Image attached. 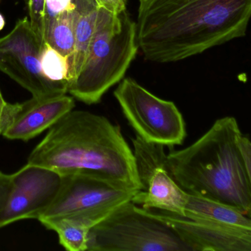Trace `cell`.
Masks as SVG:
<instances>
[{"label": "cell", "instance_id": "6da1fadb", "mask_svg": "<svg viewBox=\"0 0 251 251\" xmlns=\"http://www.w3.org/2000/svg\"><path fill=\"white\" fill-rule=\"evenodd\" d=\"M251 0H139L137 43L147 59L171 63L246 35Z\"/></svg>", "mask_w": 251, "mask_h": 251}, {"label": "cell", "instance_id": "7a4b0ae2", "mask_svg": "<svg viewBox=\"0 0 251 251\" xmlns=\"http://www.w3.org/2000/svg\"><path fill=\"white\" fill-rule=\"evenodd\" d=\"M27 163L63 176L89 173L142 190L133 151L121 128L103 116L86 111L67 113L48 130Z\"/></svg>", "mask_w": 251, "mask_h": 251}, {"label": "cell", "instance_id": "3957f363", "mask_svg": "<svg viewBox=\"0 0 251 251\" xmlns=\"http://www.w3.org/2000/svg\"><path fill=\"white\" fill-rule=\"evenodd\" d=\"M242 136L236 118L218 119L190 146L167 154V170L187 193L231 205L251 217V164L241 150Z\"/></svg>", "mask_w": 251, "mask_h": 251}, {"label": "cell", "instance_id": "277c9868", "mask_svg": "<svg viewBox=\"0 0 251 251\" xmlns=\"http://www.w3.org/2000/svg\"><path fill=\"white\" fill-rule=\"evenodd\" d=\"M138 49L136 23L127 10L114 14L98 8L86 59L69 85L68 93L87 105L98 103L110 88L123 80Z\"/></svg>", "mask_w": 251, "mask_h": 251}, {"label": "cell", "instance_id": "5b68a950", "mask_svg": "<svg viewBox=\"0 0 251 251\" xmlns=\"http://www.w3.org/2000/svg\"><path fill=\"white\" fill-rule=\"evenodd\" d=\"M87 251H191L170 226L131 201L89 230Z\"/></svg>", "mask_w": 251, "mask_h": 251}, {"label": "cell", "instance_id": "8992f818", "mask_svg": "<svg viewBox=\"0 0 251 251\" xmlns=\"http://www.w3.org/2000/svg\"><path fill=\"white\" fill-rule=\"evenodd\" d=\"M137 192L96 173L66 175L58 196L39 221L68 217L92 228Z\"/></svg>", "mask_w": 251, "mask_h": 251}, {"label": "cell", "instance_id": "52a82bcc", "mask_svg": "<svg viewBox=\"0 0 251 251\" xmlns=\"http://www.w3.org/2000/svg\"><path fill=\"white\" fill-rule=\"evenodd\" d=\"M114 95L139 137L164 147L183 144L186 125L174 102L152 95L130 77L122 80Z\"/></svg>", "mask_w": 251, "mask_h": 251}, {"label": "cell", "instance_id": "ba28073f", "mask_svg": "<svg viewBox=\"0 0 251 251\" xmlns=\"http://www.w3.org/2000/svg\"><path fill=\"white\" fill-rule=\"evenodd\" d=\"M44 43L27 17L19 20L9 33L0 38V71L33 97L67 94V89L50 81L42 72L40 56Z\"/></svg>", "mask_w": 251, "mask_h": 251}, {"label": "cell", "instance_id": "9c48e42d", "mask_svg": "<svg viewBox=\"0 0 251 251\" xmlns=\"http://www.w3.org/2000/svg\"><path fill=\"white\" fill-rule=\"evenodd\" d=\"M63 180L61 173L30 163L11 174V191L0 213V227L26 219L39 220L58 196Z\"/></svg>", "mask_w": 251, "mask_h": 251}, {"label": "cell", "instance_id": "30bf717a", "mask_svg": "<svg viewBox=\"0 0 251 251\" xmlns=\"http://www.w3.org/2000/svg\"><path fill=\"white\" fill-rule=\"evenodd\" d=\"M74 98L67 94L33 97L22 103H11L2 136L10 140H30L49 130L74 109Z\"/></svg>", "mask_w": 251, "mask_h": 251}, {"label": "cell", "instance_id": "8fae6325", "mask_svg": "<svg viewBox=\"0 0 251 251\" xmlns=\"http://www.w3.org/2000/svg\"><path fill=\"white\" fill-rule=\"evenodd\" d=\"M147 210L170 226L191 251H251V230L222 227L161 210Z\"/></svg>", "mask_w": 251, "mask_h": 251}, {"label": "cell", "instance_id": "7c38bea8", "mask_svg": "<svg viewBox=\"0 0 251 251\" xmlns=\"http://www.w3.org/2000/svg\"><path fill=\"white\" fill-rule=\"evenodd\" d=\"M187 192L176 183L167 170V164L156 167L142 183L131 199L135 205L184 217Z\"/></svg>", "mask_w": 251, "mask_h": 251}, {"label": "cell", "instance_id": "4fadbf2b", "mask_svg": "<svg viewBox=\"0 0 251 251\" xmlns=\"http://www.w3.org/2000/svg\"><path fill=\"white\" fill-rule=\"evenodd\" d=\"M184 217L229 228L251 230V217L237 208L194 194L187 193Z\"/></svg>", "mask_w": 251, "mask_h": 251}, {"label": "cell", "instance_id": "5bb4252c", "mask_svg": "<svg viewBox=\"0 0 251 251\" xmlns=\"http://www.w3.org/2000/svg\"><path fill=\"white\" fill-rule=\"evenodd\" d=\"M80 15L78 11L65 13L48 23L45 28V42L68 58V61L74 50L76 27Z\"/></svg>", "mask_w": 251, "mask_h": 251}, {"label": "cell", "instance_id": "9a60e30c", "mask_svg": "<svg viewBox=\"0 0 251 251\" xmlns=\"http://www.w3.org/2000/svg\"><path fill=\"white\" fill-rule=\"evenodd\" d=\"M98 8L81 14L77 22L74 50L69 59V85L80 73L86 59L88 50L95 32Z\"/></svg>", "mask_w": 251, "mask_h": 251}, {"label": "cell", "instance_id": "2e32d148", "mask_svg": "<svg viewBox=\"0 0 251 251\" xmlns=\"http://www.w3.org/2000/svg\"><path fill=\"white\" fill-rule=\"evenodd\" d=\"M41 223L49 230L56 232L59 243L67 251H87L88 233L91 228L84 223L68 217L46 220Z\"/></svg>", "mask_w": 251, "mask_h": 251}, {"label": "cell", "instance_id": "e0dca14e", "mask_svg": "<svg viewBox=\"0 0 251 251\" xmlns=\"http://www.w3.org/2000/svg\"><path fill=\"white\" fill-rule=\"evenodd\" d=\"M40 63L45 77L50 81L67 89L68 93L70 72L68 58L45 42L41 52Z\"/></svg>", "mask_w": 251, "mask_h": 251}, {"label": "cell", "instance_id": "ac0fdd59", "mask_svg": "<svg viewBox=\"0 0 251 251\" xmlns=\"http://www.w3.org/2000/svg\"><path fill=\"white\" fill-rule=\"evenodd\" d=\"M30 24L33 31L45 42V21H46V0H29Z\"/></svg>", "mask_w": 251, "mask_h": 251}, {"label": "cell", "instance_id": "d6986e66", "mask_svg": "<svg viewBox=\"0 0 251 251\" xmlns=\"http://www.w3.org/2000/svg\"><path fill=\"white\" fill-rule=\"evenodd\" d=\"M11 188V174L0 172V213L8 201Z\"/></svg>", "mask_w": 251, "mask_h": 251}, {"label": "cell", "instance_id": "ffe728a7", "mask_svg": "<svg viewBox=\"0 0 251 251\" xmlns=\"http://www.w3.org/2000/svg\"><path fill=\"white\" fill-rule=\"evenodd\" d=\"M95 2L99 8L118 14L126 11L127 0H95Z\"/></svg>", "mask_w": 251, "mask_h": 251}, {"label": "cell", "instance_id": "44dd1931", "mask_svg": "<svg viewBox=\"0 0 251 251\" xmlns=\"http://www.w3.org/2000/svg\"><path fill=\"white\" fill-rule=\"evenodd\" d=\"M10 105L11 103L5 100L2 92L0 91V135L2 134V132L6 126Z\"/></svg>", "mask_w": 251, "mask_h": 251}, {"label": "cell", "instance_id": "7402d4cb", "mask_svg": "<svg viewBox=\"0 0 251 251\" xmlns=\"http://www.w3.org/2000/svg\"><path fill=\"white\" fill-rule=\"evenodd\" d=\"M5 25V20L3 16L0 14V31L4 28Z\"/></svg>", "mask_w": 251, "mask_h": 251}]
</instances>
